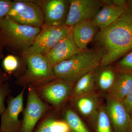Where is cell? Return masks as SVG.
Listing matches in <instances>:
<instances>
[{
    "label": "cell",
    "mask_w": 132,
    "mask_h": 132,
    "mask_svg": "<svg viewBox=\"0 0 132 132\" xmlns=\"http://www.w3.org/2000/svg\"><path fill=\"white\" fill-rule=\"evenodd\" d=\"M103 53L101 66L111 65L132 49V11L129 7L111 25L99 31L95 38Z\"/></svg>",
    "instance_id": "cell-1"
},
{
    "label": "cell",
    "mask_w": 132,
    "mask_h": 132,
    "mask_svg": "<svg viewBox=\"0 0 132 132\" xmlns=\"http://www.w3.org/2000/svg\"><path fill=\"white\" fill-rule=\"evenodd\" d=\"M103 56L99 48H87L55 65L53 72L56 79L74 85L83 76L100 67Z\"/></svg>",
    "instance_id": "cell-2"
},
{
    "label": "cell",
    "mask_w": 132,
    "mask_h": 132,
    "mask_svg": "<svg viewBox=\"0 0 132 132\" xmlns=\"http://www.w3.org/2000/svg\"><path fill=\"white\" fill-rule=\"evenodd\" d=\"M40 30L19 24L7 16L0 20V33L3 42L22 55L32 45Z\"/></svg>",
    "instance_id": "cell-3"
},
{
    "label": "cell",
    "mask_w": 132,
    "mask_h": 132,
    "mask_svg": "<svg viewBox=\"0 0 132 132\" xmlns=\"http://www.w3.org/2000/svg\"><path fill=\"white\" fill-rule=\"evenodd\" d=\"M73 28V27L65 25L51 26L44 24L32 45L23 55V57L26 59L35 54L44 55L59 42L69 35Z\"/></svg>",
    "instance_id": "cell-4"
},
{
    "label": "cell",
    "mask_w": 132,
    "mask_h": 132,
    "mask_svg": "<svg viewBox=\"0 0 132 132\" xmlns=\"http://www.w3.org/2000/svg\"><path fill=\"white\" fill-rule=\"evenodd\" d=\"M19 24L41 28L45 24L41 8L34 1L12 2L7 15Z\"/></svg>",
    "instance_id": "cell-5"
},
{
    "label": "cell",
    "mask_w": 132,
    "mask_h": 132,
    "mask_svg": "<svg viewBox=\"0 0 132 132\" xmlns=\"http://www.w3.org/2000/svg\"><path fill=\"white\" fill-rule=\"evenodd\" d=\"M25 59L27 65L25 80L29 85L39 87L57 79L53 67L44 55H31Z\"/></svg>",
    "instance_id": "cell-6"
},
{
    "label": "cell",
    "mask_w": 132,
    "mask_h": 132,
    "mask_svg": "<svg viewBox=\"0 0 132 132\" xmlns=\"http://www.w3.org/2000/svg\"><path fill=\"white\" fill-rule=\"evenodd\" d=\"M49 109L50 106L43 101L34 88L29 87L23 120L18 132H34L38 121Z\"/></svg>",
    "instance_id": "cell-7"
},
{
    "label": "cell",
    "mask_w": 132,
    "mask_h": 132,
    "mask_svg": "<svg viewBox=\"0 0 132 132\" xmlns=\"http://www.w3.org/2000/svg\"><path fill=\"white\" fill-rule=\"evenodd\" d=\"M104 5L103 1L71 0L65 25L73 27L83 22L92 20Z\"/></svg>",
    "instance_id": "cell-8"
},
{
    "label": "cell",
    "mask_w": 132,
    "mask_h": 132,
    "mask_svg": "<svg viewBox=\"0 0 132 132\" xmlns=\"http://www.w3.org/2000/svg\"><path fill=\"white\" fill-rule=\"evenodd\" d=\"M74 84L60 79H56L38 87V94L48 103L59 107L71 99Z\"/></svg>",
    "instance_id": "cell-9"
},
{
    "label": "cell",
    "mask_w": 132,
    "mask_h": 132,
    "mask_svg": "<svg viewBox=\"0 0 132 132\" xmlns=\"http://www.w3.org/2000/svg\"><path fill=\"white\" fill-rule=\"evenodd\" d=\"M24 88L18 95L10 97L7 106L1 115L0 132H18L22 121L19 119L20 114L24 111Z\"/></svg>",
    "instance_id": "cell-10"
},
{
    "label": "cell",
    "mask_w": 132,
    "mask_h": 132,
    "mask_svg": "<svg viewBox=\"0 0 132 132\" xmlns=\"http://www.w3.org/2000/svg\"><path fill=\"white\" fill-rule=\"evenodd\" d=\"M34 1L42 10L45 24L51 26L65 25L69 9L70 1L44 0Z\"/></svg>",
    "instance_id": "cell-11"
},
{
    "label": "cell",
    "mask_w": 132,
    "mask_h": 132,
    "mask_svg": "<svg viewBox=\"0 0 132 132\" xmlns=\"http://www.w3.org/2000/svg\"><path fill=\"white\" fill-rule=\"evenodd\" d=\"M106 111L113 132H128L132 120L122 102L107 95Z\"/></svg>",
    "instance_id": "cell-12"
},
{
    "label": "cell",
    "mask_w": 132,
    "mask_h": 132,
    "mask_svg": "<svg viewBox=\"0 0 132 132\" xmlns=\"http://www.w3.org/2000/svg\"><path fill=\"white\" fill-rule=\"evenodd\" d=\"M82 50L75 43L72 32L44 55L53 68L56 64L70 59Z\"/></svg>",
    "instance_id": "cell-13"
},
{
    "label": "cell",
    "mask_w": 132,
    "mask_h": 132,
    "mask_svg": "<svg viewBox=\"0 0 132 132\" xmlns=\"http://www.w3.org/2000/svg\"><path fill=\"white\" fill-rule=\"evenodd\" d=\"M103 2L105 5L92 20L99 31L103 30L113 23L125 13L128 7L116 6L112 4L111 1H103Z\"/></svg>",
    "instance_id": "cell-14"
},
{
    "label": "cell",
    "mask_w": 132,
    "mask_h": 132,
    "mask_svg": "<svg viewBox=\"0 0 132 132\" xmlns=\"http://www.w3.org/2000/svg\"><path fill=\"white\" fill-rule=\"evenodd\" d=\"M92 20L83 22L74 26L72 34L76 45L79 49H87L88 45L94 40L99 32Z\"/></svg>",
    "instance_id": "cell-15"
},
{
    "label": "cell",
    "mask_w": 132,
    "mask_h": 132,
    "mask_svg": "<svg viewBox=\"0 0 132 132\" xmlns=\"http://www.w3.org/2000/svg\"><path fill=\"white\" fill-rule=\"evenodd\" d=\"M71 99L73 104L81 115L94 119L100 107L98 97L95 92Z\"/></svg>",
    "instance_id": "cell-16"
},
{
    "label": "cell",
    "mask_w": 132,
    "mask_h": 132,
    "mask_svg": "<svg viewBox=\"0 0 132 132\" xmlns=\"http://www.w3.org/2000/svg\"><path fill=\"white\" fill-rule=\"evenodd\" d=\"M119 73L108 94L122 102L132 89V73Z\"/></svg>",
    "instance_id": "cell-17"
},
{
    "label": "cell",
    "mask_w": 132,
    "mask_h": 132,
    "mask_svg": "<svg viewBox=\"0 0 132 132\" xmlns=\"http://www.w3.org/2000/svg\"><path fill=\"white\" fill-rule=\"evenodd\" d=\"M111 65L100 66L95 70L96 85L102 92H108L115 80L117 73Z\"/></svg>",
    "instance_id": "cell-18"
},
{
    "label": "cell",
    "mask_w": 132,
    "mask_h": 132,
    "mask_svg": "<svg viewBox=\"0 0 132 132\" xmlns=\"http://www.w3.org/2000/svg\"><path fill=\"white\" fill-rule=\"evenodd\" d=\"M95 70L86 74L75 82L71 98L94 92L96 85Z\"/></svg>",
    "instance_id": "cell-19"
},
{
    "label": "cell",
    "mask_w": 132,
    "mask_h": 132,
    "mask_svg": "<svg viewBox=\"0 0 132 132\" xmlns=\"http://www.w3.org/2000/svg\"><path fill=\"white\" fill-rule=\"evenodd\" d=\"M34 132H71L65 120H59L52 117L44 120Z\"/></svg>",
    "instance_id": "cell-20"
},
{
    "label": "cell",
    "mask_w": 132,
    "mask_h": 132,
    "mask_svg": "<svg viewBox=\"0 0 132 132\" xmlns=\"http://www.w3.org/2000/svg\"><path fill=\"white\" fill-rule=\"evenodd\" d=\"M64 117L71 132H91L79 116L71 109H66Z\"/></svg>",
    "instance_id": "cell-21"
},
{
    "label": "cell",
    "mask_w": 132,
    "mask_h": 132,
    "mask_svg": "<svg viewBox=\"0 0 132 132\" xmlns=\"http://www.w3.org/2000/svg\"><path fill=\"white\" fill-rule=\"evenodd\" d=\"M94 120L96 132H113L105 106H100Z\"/></svg>",
    "instance_id": "cell-22"
},
{
    "label": "cell",
    "mask_w": 132,
    "mask_h": 132,
    "mask_svg": "<svg viewBox=\"0 0 132 132\" xmlns=\"http://www.w3.org/2000/svg\"><path fill=\"white\" fill-rule=\"evenodd\" d=\"M115 68L118 72L132 73V52L118 62Z\"/></svg>",
    "instance_id": "cell-23"
},
{
    "label": "cell",
    "mask_w": 132,
    "mask_h": 132,
    "mask_svg": "<svg viewBox=\"0 0 132 132\" xmlns=\"http://www.w3.org/2000/svg\"><path fill=\"white\" fill-rule=\"evenodd\" d=\"M3 65L6 71L9 73H12L18 69L19 63L18 59L15 56L9 55L3 60Z\"/></svg>",
    "instance_id": "cell-24"
},
{
    "label": "cell",
    "mask_w": 132,
    "mask_h": 132,
    "mask_svg": "<svg viewBox=\"0 0 132 132\" xmlns=\"http://www.w3.org/2000/svg\"><path fill=\"white\" fill-rule=\"evenodd\" d=\"M10 90L7 84H4L0 87V114L5 111V108L4 101L6 97L9 94Z\"/></svg>",
    "instance_id": "cell-25"
},
{
    "label": "cell",
    "mask_w": 132,
    "mask_h": 132,
    "mask_svg": "<svg viewBox=\"0 0 132 132\" xmlns=\"http://www.w3.org/2000/svg\"><path fill=\"white\" fill-rule=\"evenodd\" d=\"M12 2L6 0H0V20L7 15Z\"/></svg>",
    "instance_id": "cell-26"
},
{
    "label": "cell",
    "mask_w": 132,
    "mask_h": 132,
    "mask_svg": "<svg viewBox=\"0 0 132 132\" xmlns=\"http://www.w3.org/2000/svg\"><path fill=\"white\" fill-rule=\"evenodd\" d=\"M122 103L132 119V88Z\"/></svg>",
    "instance_id": "cell-27"
},
{
    "label": "cell",
    "mask_w": 132,
    "mask_h": 132,
    "mask_svg": "<svg viewBox=\"0 0 132 132\" xmlns=\"http://www.w3.org/2000/svg\"><path fill=\"white\" fill-rule=\"evenodd\" d=\"M113 5L121 7H128V3L126 1L123 0H113L111 1Z\"/></svg>",
    "instance_id": "cell-28"
},
{
    "label": "cell",
    "mask_w": 132,
    "mask_h": 132,
    "mask_svg": "<svg viewBox=\"0 0 132 132\" xmlns=\"http://www.w3.org/2000/svg\"><path fill=\"white\" fill-rule=\"evenodd\" d=\"M6 76L0 71V87L4 84V81L6 80Z\"/></svg>",
    "instance_id": "cell-29"
},
{
    "label": "cell",
    "mask_w": 132,
    "mask_h": 132,
    "mask_svg": "<svg viewBox=\"0 0 132 132\" xmlns=\"http://www.w3.org/2000/svg\"><path fill=\"white\" fill-rule=\"evenodd\" d=\"M128 6L132 11V0L128 2Z\"/></svg>",
    "instance_id": "cell-30"
},
{
    "label": "cell",
    "mask_w": 132,
    "mask_h": 132,
    "mask_svg": "<svg viewBox=\"0 0 132 132\" xmlns=\"http://www.w3.org/2000/svg\"><path fill=\"white\" fill-rule=\"evenodd\" d=\"M132 132V120L130 123V126H129V129H128V132Z\"/></svg>",
    "instance_id": "cell-31"
},
{
    "label": "cell",
    "mask_w": 132,
    "mask_h": 132,
    "mask_svg": "<svg viewBox=\"0 0 132 132\" xmlns=\"http://www.w3.org/2000/svg\"></svg>",
    "instance_id": "cell-32"
}]
</instances>
